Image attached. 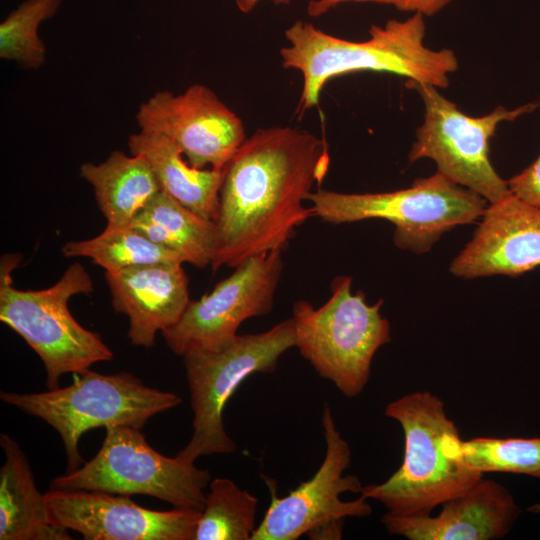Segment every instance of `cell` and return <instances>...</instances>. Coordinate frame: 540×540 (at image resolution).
Returning a JSON list of instances; mask_svg holds the SVG:
<instances>
[{"instance_id":"7","label":"cell","mask_w":540,"mask_h":540,"mask_svg":"<svg viewBox=\"0 0 540 540\" xmlns=\"http://www.w3.org/2000/svg\"><path fill=\"white\" fill-rule=\"evenodd\" d=\"M306 200L314 216L333 224L384 219L394 224V244L424 254L446 232L481 218L488 202L439 172L406 189L381 193H339L318 189Z\"/></svg>"},{"instance_id":"10","label":"cell","mask_w":540,"mask_h":540,"mask_svg":"<svg viewBox=\"0 0 540 540\" xmlns=\"http://www.w3.org/2000/svg\"><path fill=\"white\" fill-rule=\"evenodd\" d=\"M407 86L418 92L425 108L424 120L416 131L409 160H433L437 172L488 203L509 196L511 192L507 181L498 175L490 161V139L500 123L532 112L538 103H528L512 110L498 106L487 115L471 117L461 112L431 84L408 81Z\"/></svg>"},{"instance_id":"19","label":"cell","mask_w":540,"mask_h":540,"mask_svg":"<svg viewBox=\"0 0 540 540\" xmlns=\"http://www.w3.org/2000/svg\"><path fill=\"white\" fill-rule=\"evenodd\" d=\"M128 146L132 155L149 163L162 192L195 214L216 220L223 170L191 166L181 149L161 134L140 130L130 135Z\"/></svg>"},{"instance_id":"11","label":"cell","mask_w":540,"mask_h":540,"mask_svg":"<svg viewBox=\"0 0 540 540\" xmlns=\"http://www.w3.org/2000/svg\"><path fill=\"white\" fill-rule=\"evenodd\" d=\"M282 270V250L243 261L210 293L190 301L181 318L161 332L166 345L180 356L224 345L242 322L271 311Z\"/></svg>"},{"instance_id":"6","label":"cell","mask_w":540,"mask_h":540,"mask_svg":"<svg viewBox=\"0 0 540 540\" xmlns=\"http://www.w3.org/2000/svg\"><path fill=\"white\" fill-rule=\"evenodd\" d=\"M351 286V277L335 278L322 306L299 300L292 319L300 355L342 394L356 397L369 380L376 351L391 341V327L380 313L383 300L369 305Z\"/></svg>"},{"instance_id":"14","label":"cell","mask_w":540,"mask_h":540,"mask_svg":"<svg viewBox=\"0 0 540 540\" xmlns=\"http://www.w3.org/2000/svg\"><path fill=\"white\" fill-rule=\"evenodd\" d=\"M52 524L87 540H194L201 511L144 508L127 495L51 488L44 494Z\"/></svg>"},{"instance_id":"15","label":"cell","mask_w":540,"mask_h":540,"mask_svg":"<svg viewBox=\"0 0 540 540\" xmlns=\"http://www.w3.org/2000/svg\"><path fill=\"white\" fill-rule=\"evenodd\" d=\"M540 266V207L512 193L488 203L472 239L452 260L458 278L518 276Z\"/></svg>"},{"instance_id":"21","label":"cell","mask_w":540,"mask_h":540,"mask_svg":"<svg viewBox=\"0 0 540 540\" xmlns=\"http://www.w3.org/2000/svg\"><path fill=\"white\" fill-rule=\"evenodd\" d=\"M151 241L178 253L195 267L211 265L216 246V225L161 190L135 216L131 224Z\"/></svg>"},{"instance_id":"23","label":"cell","mask_w":540,"mask_h":540,"mask_svg":"<svg viewBox=\"0 0 540 540\" xmlns=\"http://www.w3.org/2000/svg\"><path fill=\"white\" fill-rule=\"evenodd\" d=\"M257 505L258 499L231 479L211 480L194 540H250Z\"/></svg>"},{"instance_id":"8","label":"cell","mask_w":540,"mask_h":540,"mask_svg":"<svg viewBox=\"0 0 540 540\" xmlns=\"http://www.w3.org/2000/svg\"><path fill=\"white\" fill-rule=\"evenodd\" d=\"M292 347L295 328L291 317L265 332L237 334L218 348L184 354L193 434L177 456L195 463L202 456L234 452L236 444L223 422L226 403L249 376L273 372L281 355Z\"/></svg>"},{"instance_id":"3","label":"cell","mask_w":540,"mask_h":540,"mask_svg":"<svg viewBox=\"0 0 540 540\" xmlns=\"http://www.w3.org/2000/svg\"><path fill=\"white\" fill-rule=\"evenodd\" d=\"M385 415L403 429V462L383 483L363 486L364 498L381 502L394 515H426L483 478L466 464L459 431L436 395L406 394L390 402Z\"/></svg>"},{"instance_id":"2","label":"cell","mask_w":540,"mask_h":540,"mask_svg":"<svg viewBox=\"0 0 540 540\" xmlns=\"http://www.w3.org/2000/svg\"><path fill=\"white\" fill-rule=\"evenodd\" d=\"M425 32L421 13L389 20L383 26L372 25L369 39L357 42L296 21L285 31L289 44L280 55L284 68L298 70L303 76L298 109L303 112L316 106L330 79L356 71L387 72L446 88L449 75L458 68L457 57L450 49L426 47Z\"/></svg>"},{"instance_id":"18","label":"cell","mask_w":540,"mask_h":540,"mask_svg":"<svg viewBox=\"0 0 540 540\" xmlns=\"http://www.w3.org/2000/svg\"><path fill=\"white\" fill-rule=\"evenodd\" d=\"M5 455L0 469V540H68L67 529L51 523L45 497L36 486L19 444L0 435Z\"/></svg>"},{"instance_id":"9","label":"cell","mask_w":540,"mask_h":540,"mask_svg":"<svg viewBox=\"0 0 540 540\" xmlns=\"http://www.w3.org/2000/svg\"><path fill=\"white\" fill-rule=\"evenodd\" d=\"M98 453L77 469L51 482V488L89 490L119 495H144L175 508L202 511L208 470L156 451L141 429L109 426Z\"/></svg>"},{"instance_id":"26","label":"cell","mask_w":540,"mask_h":540,"mask_svg":"<svg viewBox=\"0 0 540 540\" xmlns=\"http://www.w3.org/2000/svg\"><path fill=\"white\" fill-rule=\"evenodd\" d=\"M510 192L540 207V156L529 167L507 181Z\"/></svg>"},{"instance_id":"24","label":"cell","mask_w":540,"mask_h":540,"mask_svg":"<svg viewBox=\"0 0 540 540\" xmlns=\"http://www.w3.org/2000/svg\"><path fill=\"white\" fill-rule=\"evenodd\" d=\"M60 3L61 0H26L13 10L0 25V57L25 69L41 67L46 48L38 28L55 14Z\"/></svg>"},{"instance_id":"13","label":"cell","mask_w":540,"mask_h":540,"mask_svg":"<svg viewBox=\"0 0 540 540\" xmlns=\"http://www.w3.org/2000/svg\"><path fill=\"white\" fill-rule=\"evenodd\" d=\"M136 120L141 131L172 140L199 169L223 170L246 139L242 120L201 84L178 95L156 92L140 105Z\"/></svg>"},{"instance_id":"29","label":"cell","mask_w":540,"mask_h":540,"mask_svg":"<svg viewBox=\"0 0 540 540\" xmlns=\"http://www.w3.org/2000/svg\"><path fill=\"white\" fill-rule=\"evenodd\" d=\"M347 1L375 2L387 5L395 4V0H311L307 7V13L310 16L317 17L328 12L331 8L337 6L338 4Z\"/></svg>"},{"instance_id":"16","label":"cell","mask_w":540,"mask_h":540,"mask_svg":"<svg viewBox=\"0 0 540 540\" xmlns=\"http://www.w3.org/2000/svg\"><path fill=\"white\" fill-rule=\"evenodd\" d=\"M520 510L501 484L481 478L466 493L446 501L437 516H399L381 522L393 535L409 540H494L511 529Z\"/></svg>"},{"instance_id":"17","label":"cell","mask_w":540,"mask_h":540,"mask_svg":"<svg viewBox=\"0 0 540 540\" xmlns=\"http://www.w3.org/2000/svg\"><path fill=\"white\" fill-rule=\"evenodd\" d=\"M117 313L129 319L128 338L152 347L158 332L173 326L187 308L189 281L182 263H162L105 271Z\"/></svg>"},{"instance_id":"4","label":"cell","mask_w":540,"mask_h":540,"mask_svg":"<svg viewBox=\"0 0 540 540\" xmlns=\"http://www.w3.org/2000/svg\"><path fill=\"white\" fill-rule=\"evenodd\" d=\"M19 262L18 254L1 259L0 320L39 356L48 389L59 387L66 373L79 374L95 363L112 360L113 352L101 336L79 324L68 307L73 296L94 291L86 269L73 263L55 284L20 290L14 287L11 275Z\"/></svg>"},{"instance_id":"22","label":"cell","mask_w":540,"mask_h":540,"mask_svg":"<svg viewBox=\"0 0 540 540\" xmlns=\"http://www.w3.org/2000/svg\"><path fill=\"white\" fill-rule=\"evenodd\" d=\"M61 251L68 258H89L105 271L162 263H185L178 253L151 241L132 225L107 224L99 235L69 241Z\"/></svg>"},{"instance_id":"30","label":"cell","mask_w":540,"mask_h":540,"mask_svg":"<svg viewBox=\"0 0 540 540\" xmlns=\"http://www.w3.org/2000/svg\"><path fill=\"white\" fill-rule=\"evenodd\" d=\"M261 0H236V5L243 13L250 12ZM276 3H287L289 0H273Z\"/></svg>"},{"instance_id":"25","label":"cell","mask_w":540,"mask_h":540,"mask_svg":"<svg viewBox=\"0 0 540 540\" xmlns=\"http://www.w3.org/2000/svg\"><path fill=\"white\" fill-rule=\"evenodd\" d=\"M460 450L466 464L482 474L504 472L540 478V437H476L461 441Z\"/></svg>"},{"instance_id":"28","label":"cell","mask_w":540,"mask_h":540,"mask_svg":"<svg viewBox=\"0 0 540 540\" xmlns=\"http://www.w3.org/2000/svg\"><path fill=\"white\" fill-rule=\"evenodd\" d=\"M345 520H336L321 524L309 532L307 536L314 540H338L342 538L343 525Z\"/></svg>"},{"instance_id":"12","label":"cell","mask_w":540,"mask_h":540,"mask_svg":"<svg viewBox=\"0 0 540 540\" xmlns=\"http://www.w3.org/2000/svg\"><path fill=\"white\" fill-rule=\"evenodd\" d=\"M322 426L326 452L319 469L285 497L272 492L270 506L251 540H296L326 522L371 514L372 508L363 496L351 501L340 498L344 492L360 493L363 486L357 476L343 475L351 463V449L326 403Z\"/></svg>"},{"instance_id":"1","label":"cell","mask_w":540,"mask_h":540,"mask_svg":"<svg viewBox=\"0 0 540 540\" xmlns=\"http://www.w3.org/2000/svg\"><path fill=\"white\" fill-rule=\"evenodd\" d=\"M328 165L324 142L305 130L274 126L246 138L223 168L212 269L283 251L313 215L303 200Z\"/></svg>"},{"instance_id":"27","label":"cell","mask_w":540,"mask_h":540,"mask_svg":"<svg viewBox=\"0 0 540 540\" xmlns=\"http://www.w3.org/2000/svg\"><path fill=\"white\" fill-rule=\"evenodd\" d=\"M452 0H395L394 6L401 11H411L421 13L424 16H431L439 12Z\"/></svg>"},{"instance_id":"5","label":"cell","mask_w":540,"mask_h":540,"mask_svg":"<svg viewBox=\"0 0 540 540\" xmlns=\"http://www.w3.org/2000/svg\"><path fill=\"white\" fill-rule=\"evenodd\" d=\"M0 399L58 432L66 453V472L84 463L78 448L84 433L109 426L142 429L150 418L182 402L175 393L148 387L130 372L102 374L90 369L74 374L69 386L36 393L2 391Z\"/></svg>"},{"instance_id":"20","label":"cell","mask_w":540,"mask_h":540,"mask_svg":"<svg viewBox=\"0 0 540 540\" xmlns=\"http://www.w3.org/2000/svg\"><path fill=\"white\" fill-rule=\"evenodd\" d=\"M80 176L93 187L98 208L110 225H130L160 191L146 159L121 151H113L99 164H82Z\"/></svg>"}]
</instances>
